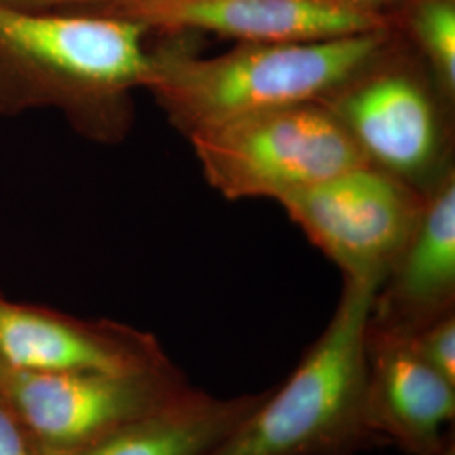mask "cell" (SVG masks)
I'll list each match as a JSON object with an SVG mask.
<instances>
[{"mask_svg":"<svg viewBox=\"0 0 455 455\" xmlns=\"http://www.w3.org/2000/svg\"><path fill=\"white\" fill-rule=\"evenodd\" d=\"M148 31L129 17L0 2V115L58 108L82 131H112L127 95L146 86Z\"/></svg>","mask_w":455,"mask_h":455,"instance_id":"6da1fadb","label":"cell"},{"mask_svg":"<svg viewBox=\"0 0 455 455\" xmlns=\"http://www.w3.org/2000/svg\"><path fill=\"white\" fill-rule=\"evenodd\" d=\"M387 41V31H374L304 43H243L212 58L157 49L150 52L144 88L189 135L246 115L317 103L370 69Z\"/></svg>","mask_w":455,"mask_h":455,"instance_id":"7a4b0ae2","label":"cell"},{"mask_svg":"<svg viewBox=\"0 0 455 455\" xmlns=\"http://www.w3.org/2000/svg\"><path fill=\"white\" fill-rule=\"evenodd\" d=\"M378 287L344 280L324 332L278 390L204 455H356L387 445L366 398V332Z\"/></svg>","mask_w":455,"mask_h":455,"instance_id":"3957f363","label":"cell"},{"mask_svg":"<svg viewBox=\"0 0 455 455\" xmlns=\"http://www.w3.org/2000/svg\"><path fill=\"white\" fill-rule=\"evenodd\" d=\"M204 178L227 199L272 197L371 164L323 103L246 115L189 133Z\"/></svg>","mask_w":455,"mask_h":455,"instance_id":"277c9868","label":"cell"},{"mask_svg":"<svg viewBox=\"0 0 455 455\" xmlns=\"http://www.w3.org/2000/svg\"><path fill=\"white\" fill-rule=\"evenodd\" d=\"M191 388L171 361L133 371L7 370L0 400L39 455H68Z\"/></svg>","mask_w":455,"mask_h":455,"instance_id":"5b68a950","label":"cell"},{"mask_svg":"<svg viewBox=\"0 0 455 455\" xmlns=\"http://www.w3.org/2000/svg\"><path fill=\"white\" fill-rule=\"evenodd\" d=\"M278 203L344 280L381 287L408 243L423 203L398 176L364 164Z\"/></svg>","mask_w":455,"mask_h":455,"instance_id":"8992f818","label":"cell"},{"mask_svg":"<svg viewBox=\"0 0 455 455\" xmlns=\"http://www.w3.org/2000/svg\"><path fill=\"white\" fill-rule=\"evenodd\" d=\"M114 16L148 29L206 31L243 43H304L387 31L374 9L336 0H122Z\"/></svg>","mask_w":455,"mask_h":455,"instance_id":"52a82bcc","label":"cell"},{"mask_svg":"<svg viewBox=\"0 0 455 455\" xmlns=\"http://www.w3.org/2000/svg\"><path fill=\"white\" fill-rule=\"evenodd\" d=\"M0 359L19 371H133L169 361L148 334L22 306L2 295Z\"/></svg>","mask_w":455,"mask_h":455,"instance_id":"ba28073f","label":"cell"},{"mask_svg":"<svg viewBox=\"0 0 455 455\" xmlns=\"http://www.w3.org/2000/svg\"><path fill=\"white\" fill-rule=\"evenodd\" d=\"M368 71V69H366ZM366 71L321 100L364 157L395 176H410L434 161L439 124L420 83L403 73Z\"/></svg>","mask_w":455,"mask_h":455,"instance_id":"9c48e42d","label":"cell"},{"mask_svg":"<svg viewBox=\"0 0 455 455\" xmlns=\"http://www.w3.org/2000/svg\"><path fill=\"white\" fill-rule=\"evenodd\" d=\"M366 398L374 430L408 455H442L454 442L455 385L402 338L366 332Z\"/></svg>","mask_w":455,"mask_h":455,"instance_id":"30bf717a","label":"cell"},{"mask_svg":"<svg viewBox=\"0 0 455 455\" xmlns=\"http://www.w3.org/2000/svg\"><path fill=\"white\" fill-rule=\"evenodd\" d=\"M455 182L452 176L423 204L403 251L376 291L368 329L407 338L454 312Z\"/></svg>","mask_w":455,"mask_h":455,"instance_id":"8fae6325","label":"cell"},{"mask_svg":"<svg viewBox=\"0 0 455 455\" xmlns=\"http://www.w3.org/2000/svg\"><path fill=\"white\" fill-rule=\"evenodd\" d=\"M265 395L216 398L191 388L169 405L68 455H204L227 439Z\"/></svg>","mask_w":455,"mask_h":455,"instance_id":"7c38bea8","label":"cell"},{"mask_svg":"<svg viewBox=\"0 0 455 455\" xmlns=\"http://www.w3.org/2000/svg\"><path fill=\"white\" fill-rule=\"evenodd\" d=\"M411 31L447 92L455 90V2L420 0L411 12Z\"/></svg>","mask_w":455,"mask_h":455,"instance_id":"4fadbf2b","label":"cell"},{"mask_svg":"<svg viewBox=\"0 0 455 455\" xmlns=\"http://www.w3.org/2000/svg\"><path fill=\"white\" fill-rule=\"evenodd\" d=\"M405 339L413 355L430 370L455 385V315L447 314L423 325Z\"/></svg>","mask_w":455,"mask_h":455,"instance_id":"5bb4252c","label":"cell"},{"mask_svg":"<svg viewBox=\"0 0 455 455\" xmlns=\"http://www.w3.org/2000/svg\"><path fill=\"white\" fill-rule=\"evenodd\" d=\"M2 4L48 12H92V14H115L122 0H0Z\"/></svg>","mask_w":455,"mask_h":455,"instance_id":"9a60e30c","label":"cell"},{"mask_svg":"<svg viewBox=\"0 0 455 455\" xmlns=\"http://www.w3.org/2000/svg\"><path fill=\"white\" fill-rule=\"evenodd\" d=\"M0 455H39L24 427L0 400Z\"/></svg>","mask_w":455,"mask_h":455,"instance_id":"2e32d148","label":"cell"},{"mask_svg":"<svg viewBox=\"0 0 455 455\" xmlns=\"http://www.w3.org/2000/svg\"><path fill=\"white\" fill-rule=\"evenodd\" d=\"M336 2H344V4H349V5H358V7H368V9H371V4L383 2V0H336Z\"/></svg>","mask_w":455,"mask_h":455,"instance_id":"e0dca14e","label":"cell"},{"mask_svg":"<svg viewBox=\"0 0 455 455\" xmlns=\"http://www.w3.org/2000/svg\"><path fill=\"white\" fill-rule=\"evenodd\" d=\"M7 370H9V368H7V366L4 364V361L0 359V381L4 379V376H5V373H7Z\"/></svg>","mask_w":455,"mask_h":455,"instance_id":"ac0fdd59","label":"cell"},{"mask_svg":"<svg viewBox=\"0 0 455 455\" xmlns=\"http://www.w3.org/2000/svg\"><path fill=\"white\" fill-rule=\"evenodd\" d=\"M442 455H455L454 442L449 445V449H447V451H445Z\"/></svg>","mask_w":455,"mask_h":455,"instance_id":"d6986e66","label":"cell"}]
</instances>
